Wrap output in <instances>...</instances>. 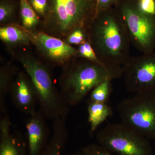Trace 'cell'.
<instances>
[{"mask_svg":"<svg viewBox=\"0 0 155 155\" xmlns=\"http://www.w3.org/2000/svg\"><path fill=\"white\" fill-rule=\"evenodd\" d=\"M88 41L104 67L116 78L130 58V42L114 7L97 13L87 28Z\"/></svg>","mask_w":155,"mask_h":155,"instance_id":"cell-1","label":"cell"},{"mask_svg":"<svg viewBox=\"0 0 155 155\" xmlns=\"http://www.w3.org/2000/svg\"><path fill=\"white\" fill-rule=\"evenodd\" d=\"M97 14V0H48L44 24L51 35L67 38L78 28H87Z\"/></svg>","mask_w":155,"mask_h":155,"instance_id":"cell-2","label":"cell"},{"mask_svg":"<svg viewBox=\"0 0 155 155\" xmlns=\"http://www.w3.org/2000/svg\"><path fill=\"white\" fill-rule=\"evenodd\" d=\"M115 78L101 64L83 59L69 68L62 76L61 94L68 106H75L101 82Z\"/></svg>","mask_w":155,"mask_h":155,"instance_id":"cell-3","label":"cell"},{"mask_svg":"<svg viewBox=\"0 0 155 155\" xmlns=\"http://www.w3.org/2000/svg\"><path fill=\"white\" fill-rule=\"evenodd\" d=\"M19 61L35 88L39 110L45 118L54 120L67 117L69 106L56 89L47 67L29 56H22Z\"/></svg>","mask_w":155,"mask_h":155,"instance_id":"cell-4","label":"cell"},{"mask_svg":"<svg viewBox=\"0 0 155 155\" xmlns=\"http://www.w3.org/2000/svg\"><path fill=\"white\" fill-rule=\"evenodd\" d=\"M130 43L143 54L155 50V16L142 11L137 0H119L114 6Z\"/></svg>","mask_w":155,"mask_h":155,"instance_id":"cell-5","label":"cell"},{"mask_svg":"<svg viewBox=\"0 0 155 155\" xmlns=\"http://www.w3.org/2000/svg\"><path fill=\"white\" fill-rule=\"evenodd\" d=\"M121 123L148 139L155 140V92L135 94L117 105Z\"/></svg>","mask_w":155,"mask_h":155,"instance_id":"cell-6","label":"cell"},{"mask_svg":"<svg viewBox=\"0 0 155 155\" xmlns=\"http://www.w3.org/2000/svg\"><path fill=\"white\" fill-rule=\"evenodd\" d=\"M97 143L117 155H154L148 139L122 124H109L97 133Z\"/></svg>","mask_w":155,"mask_h":155,"instance_id":"cell-7","label":"cell"},{"mask_svg":"<svg viewBox=\"0 0 155 155\" xmlns=\"http://www.w3.org/2000/svg\"><path fill=\"white\" fill-rule=\"evenodd\" d=\"M128 91L138 94L155 92V51L130 57L123 68Z\"/></svg>","mask_w":155,"mask_h":155,"instance_id":"cell-8","label":"cell"},{"mask_svg":"<svg viewBox=\"0 0 155 155\" xmlns=\"http://www.w3.org/2000/svg\"><path fill=\"white\" fill-rule=\"evenodd\" d=\"M27 31L31 41L49 60L63 64L71 58L77 56V49L72 47L61 39L44 32Z\"/></svg>","mask_w":155,"mask_h":155,"instance_id":"cell-9","label":"cell"},{"mask_svg":"<svg viewBox=\"0 0 155 155\" xmlns=\"http://www.w3.org/2000/svg\"><path fill=\"white\" fill-rule=\"evenodd\" d=\"M9 93L15 107L23 114L29 116L37 111V95L27 73L20 72L17 75Z\"/></svg>","mask_w":155,"mask_h":155,"instance_id":"cell-10","label":"cell"},{"mask_svg":"<svg viewBox=\"0 0 155 155\" xmlns=\"http://www.w3.org/2000/svg\"><path fill=\"white\" fill-rule=\"evenodd\" d=\"M46 118L38 110L28 116L25 122L26 141L29 155H40L49 140Z\"/></svg>","mask_w":155,"mask_h":155,"instance_id":"cell-11","label":"cell"},{"mask_svg":"<svg viewBox=\"0 0 155 155\" xmlns=\"http://www.w3.org/2000/svg\"><path fill=\"white\" fill-rule=\"evenodd\" d=\"M0 155H29L27 141L20 134L12 131L7 114L0 120Z\"/></svg>","mask_w":155,"mask_h":155,"instance_id":"cell-12","label":"cell"},{"mask_svg":"<svg viewBox=\"0 0 155 155\" xmlns=\"http://www.w3.org/2000/svg\"><path fill=\"white\" fill-rule=\"evenodd\" d=\"M52 133L48 144L40 155H61L68 139L66 117L53 120Z\"/></svg>","mask_w":155,"mask_h":155,"instance_id":"cell-13","label":"cell"},{"mask_svg":"<svg viewBox=\"0 0 155 155\" xmlns=\"http://www.w3.org/2000/svg\"><path fill=\"white\" fill-rule=\"evenodd\" d=\"M87 111L91 134L94 133L99 126L113 114L112 108L107 103L88 102Z\"/></svg>","mask_w":155,"mask_h":155,"instance_id":"cell-14","label":"cell"},{"mask_svg":"<svg viewBox=\"0 0 155 155\" xmlns=\"http://www.w3.org/2000/svg\"><path fill=\"white\" fill-rule=\"evenodd\" d=\"M0 38L10 44L28 45L31 41L28 31L16 25H9L0 28Z\"/></svg>","mask_w":155,"mask_h":155,"instance_id":"cell-15","label":"cell"},{"mask_svg":"<svg viewBox=\"0 0 155 155\" xmlns=\"http://www.w3.org/2000/svg\"><path fill=\"white\" fill-rule=\"evenodd\" d=\"M20 13L23 27L31 31L40 22L39 17L27 0H19Z\"/></svg>","mask_w":155,"mask_h":155,"instance_id":"cell-16","label":"cell"},{"mask_svg":"<svg viewBox=\"0 0 155 155\" xmlns=\"http://www.w3.org/2000/svg\"><path fill=\"white\" fill-rule=\"evenodd\" d=\"M12 73L9 69L3 68L1 69L0 76V111L2 115L7 114L6 100L7 95L10 93L13 81H11Z\"/></svg>","mask_w":155,"mask_h":155,"instance_id":"cell-17","label":"cell"},{"mask_svg":"<svg viewBox=\"0 0 155 155\" xmlns=\"http://www.w3.org/2000/svg\"><path fill=\"white\" fill-rule=\"evenodd\" d=\"M112 79H106L95 87L90 95L89 102L107 103L112 91Z\"/></svg>","mask_w":155,"mask_h":155,"instance_id":"cell-18","label":"cell"},{"mask_svg":"<svg viewBox=\"0 0 155 155\" xmlns=\"http://www.w3.org/2000/svg\"><path fill=\"white\" fill-rule=\"evenodd\" d=\"M77 50L78 57L102 65L88 41L79 45Z\"/></svg>","mask_w":155,"mask_h":155,"instance_id":"cell-19","label":"cell"},{"mask_svg":"<svg viewBox=\"0 0 155 155\" xmlns=\"http://www.w3.org/2000/svg\"><path fill=\"white\" fill-rule=\"evenodd\" d=\"M88 41L87 28H78L72 31L65 40L70 45H79Z\"/></svg>","mask_w":155,"mask_h":155,"instance_id":"cell-20","label":"cell"},{"mask_svg":"<svg viewBox=\"0 0 155 155\" xmlns=\"http://www.w3.org/2000/svg\"><path fill=\"white\" fill-rule=\"evenodd\" d=\"M80 150L83 155H117L98 143L87 145Z\"/></svg>","mask_w":155,"mask_h":155,"instance_id":"cell-21","label":"cell"},{"mask_svg":"<svg viewBox=\"0 0 155 155\" xmlns=\"http://www.w3.org/2000/svg\"><path fill=\"white\" fill-rule=\"evenodd\" d=\"M15 10V6L8 0L1 1L0 22H5L8 20L14 14Z\"/></svg>","mask_w":155,"mask_h":155,"instance_id":"cell-22","label":"cell"},{"mask_svg":"<svg viewBox=\"0 0 155 155\" xmlns=\"http://www.w3.org/2000/svg\"><path fill=\"white\" fill-rule=\"evenodd\" d=\"M39 17L44 18L48 9V0H27Z\"/></svg>","mask_w":155,"mask_h":155,"instance_id":"cell-23","label":"cell"},{"mask_svg":"<svg viewBox=\"0 0 155 155\" xmlns=\"http://www.w3.org/2000/svg\"><path fill=\"white\" fill-rule=\"evenodd\" d=\"M119 0H97V14L114 8Z\"/></svg>","mask_w":155,"mask_h":155,"instance_id":"cell-24","label":"cell"},{"mask_svg":"<svg viewBox=\"0 0 155 155\" xmlns=\"http://www.w3.org/2000/svg\"><path fill=\"white\" fill-rule=\"evenodd\" d=\"M69 155H83L82 153H81V150L78 151L76 152L72 153L71 154Z\"/></svg>","mask_w":155,"mask_h":155,"instance_id":"cell-25","label":"cell"},{"mask_svg":"<svg viewBox=\"0 0 155 155\" xmlns=\"http://www.w3.org/2000/svg\"><path fill=\"white\" fill-rule=\"evenodd\" d=\"M137 2H140L144 1L145 0H137Z\"/></svg>","mask_w":155,"mask_h":155,"instance_id":"cell-26","label":"cell"},{"mask_svg":"<svg viewBox=\"0 0 155 155\" xmlns=\"http://www.w3.org/2000/svg\"><path fill=\"white\" fill-rule=\"evenodd\" d=\"M1 1H3V0H1Z\"/></svg>","mask_w":155,"mask_h":155,"instance_id":"cell-27","label":"cell"}]
</instances>
